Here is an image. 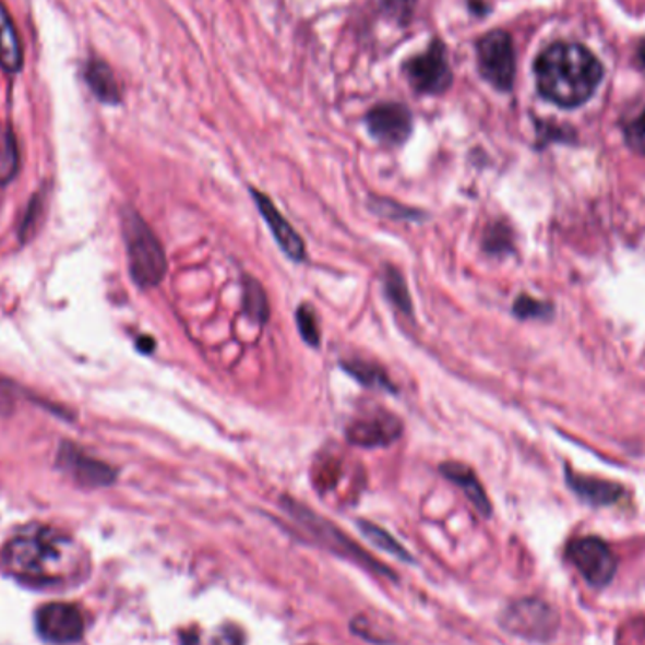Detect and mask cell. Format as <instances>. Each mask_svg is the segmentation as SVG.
I'll list each match as a JSON object with an SVG mask.
<instances>
[{
  "instance_id": "13",
  "label": "cell",
  "mask_w": 645,
  "mask_h": 645,
  "mask_svg": "<svg viewBox=\"0 0 645 645\" xmlns=\"http://www.w3.org/2000/svg\"><path fill=\"white\" fill-rule=\"evenodd\" d=\"M23 67L22 38L17 35L8 8L0 2V69L10 74L20 72Z\"/></svg>"
},
{
  "instance_id": "4",
  "label": "cell",
  "mask_w": 645,
  "mask_h": 645,
  "mask_svg": "<svg viewBox=\"0 0 645 645\" xmlns=\"http://www.w3.org/2000/svg\"><path fill=\"white\" fill-rule=\"evenodd\" d=\"M481 76L499 91H510L515 80V49L510 35L493 31L478 44Z\"/></svg>"
},
{
  "instance_id": "17",
  "label": "cell",
  "mask_w": 645,
  "mask_h": 645,
  "mask_svg": "<svg viewBox=\"0 0 645 645\" xmlns=\"http://www.w3.org/2000/svg\"><path fill=\"white\" fill-rule=\"evenodd\" d=\"M243 313L246 318L255 323V325H264L268 318H271V304H268V297L264 292L263 285L259 284L253 276H246L243 278Z\"/></svg>"
},
{
  "instance_id": "16",
  "label": "cell",
  "mask_w": 645,
  "mask_h": 645,
  "mask_svg": "<svg viewBox=\"0 0 645 645\" xmlns=\"http://www.w3.org/2000/svg\"><path fill=\"white\" fill-rule=\"evenodd\" d=\"M569 483L583 499L595 502V504H613L623 497V489L608 481L600 479L580 478L569 474Z\"/></svg>"
},
{
  "instance_id": "22",
  "label": "cell",
  "mask_w": 645,
  "mask_h": 645,
  "mask_svg": "<svg viewBox=\"0 0 645 645\" xmlns=\"http://www.w3.org/2000/svg\"><path fill=\"white\" fill-rule=\"evenodd\" d=\"M359 528H361L362 535L367 536L368 540L375 544L378 548H382L383 551H387L391 556L398 557L403 561H409L408 551L393 536L387 535L383 528L378 527L374 523H368V521H359Z\"/></svg>"
},
{
  "instance_id": "9",
  "label": "cell",
  "mask_w": 645,
  "mask_h": 645,
  "mask_svg": "<svg viewBox=\"0 0 645 645\" xmlns=\"http://www.w3.org/2000/svg\"><path fill=\"white\" fill-rule=\"evenodd\" d=\"M367 126L378 142L385 146H401L409 139L414 121L406 106L385 103L368 111Z\"/></svg>"
},
{
  "instance_id": "26",
  "label": "cell",
  "mask_w": 645,
  "mask_h": 645,
  "mask_svg": "<svg viewBox=\"0 0 645 645\" xmlns=\"http://www.w3.org/2000/svg\"><path fill=\"white\" fill-rule=\"evenodd\" d=\"M507 230L502 225H497L493 229L487 230L486 235V250L487 251H502L506 248Z\"/></svg>"
},
{
  "instance_id": "20",
  "label": "cell",
  "mask_w": 645,
  "mask_h": 645,
  "mask_svg": "<svg viewBox=\"0 0 645 645\" xmlns=\"http://www.w3.org/2000/svg\"><path fill=\"white\" fill-rule=\"evenodd\" d=\"M368 208L372 210L375 215L385 217V219H393V222L421 223L427 222V217H429L421 210L409 208L406 204L391 201V199H383V196H370Z\"/></svg>"
},
{
  "instance_id": "18",
  "label": "cell",
  "mask_w": 645,
  "mask_h": 645,
  "mask_svg": "<svg viewBox=\"0 0 645 645\" xmlns=\"http://www.w3.org/2000/svg\"><path fill=\"white\" fill-rule=\"evenodd\" d=\"M341 367L344 372L355 378L365 387L380 389V391H389V393L396 391L393 382L389 380L387 372L383 368L375 367L372 362L351 359V361H342Z\"/></svg>"
},
{
  "instance_id": "14",
  "label": "cell",
  "mask_w": 645,
  "mask_h": 645,
  "mask_svg": "<svg viewBox=\"0 0 645 645\" xmlns=\"http://www.w3.org/2000/svg\"><path fill=\"white\" fill-rule=\"evenodd\" d=\"M440 473L465 491L466 497L470 499L479 514H491V502L487 499L486 491L476 478V474L468 466L461 465V463H444L440 466Z\"/></svg>"
},
{
  "instance_id": "11",
  "label": "cell",
  "mask_w": 645,
  "mask_h": 645,
  "mask_svg": "<svg viewBox=\"0 0 645 645\" xmlns=\"http://www.w3.org/2000/svg\"><path fill=\"white\" fill-rule=\"evenodd\" d=\"M507 629L527 638H548L556 631V613L540 600H523L506 613Z\"/></svg>"
},
{
  "instance_id": "7",
  "label": "cell",
  "mask_w": 645,
  "mask_h": 645,
  "mask_svg": "<svg viewBox=\"0 0 645 645\" xmlns=\"http://www.w3.org/2000/svg\"><path fill=\"white\" fill-rule=\"evenodd\" d=\"M36 629L48 642L72 644L84 636V616L72 604H48L36 613Z\"/></svg>"
},
{
  "instance_id": "23",
  "label": "cell",
  "mask_w": 645,
  "mask_h": 645,
  "mask_svg": "<svg viewBox=\"0 0 645 645\" xmlns=\"http://www.w3.org/2000/svg\"><path fill=\"white\" fill-rule=\"evenodd\" d=\"M297 318V326H299L300 336L308 346L318 347L321 344V331L318 325V318L310 304H300L299 310L295 313Z\"/></svg>"
},
{
  "instance_id": "12",
  "label": "cell",
  "mask_w": 645,
  "mask_h": 645,
  "mask_svg": "<svg viewBox=\"0 0 645 645\" xmlns=\"http://www.w3.org/2000/svg\"><path fill=\"white\" fill-rule=\"evenodd\" d=\"M59 465L84 486H108L116 479V470L97 458L85 455L77 445L63 444L59 450Z\"/></svg>"
},
{
  "instance_id": "1",
  "label": "cell",
  "mask_w": 645,
  "mask_h": 645,
  "mask_svg": "<svg viewBox=\"0 0 645 645\" xmlns=\"http://www.w3.org/2000/svg\"><path fill=\"white\" fill-rule=\"evenodd\" d=\"M2 566L10 576L33 587H59L82 574L84 556L76 540L63 530L31 525L4 546Z\"/></svg>"
},
{
  "instance_id": "15",
  "label": "cell",
  "mask_w": 645,
  "mask_h": 645,
  "mask_svg": "<svg viewBox=\"0 0 645 645\" xmlns=\"http://www.w3.org/2000/svg\"><path fill=\"white\" fill-rule=\"evenodd\" d=\"M85 82L89 85L91 93L105 105H118L121 100V91H119L118 80L114 76V70L100 61V59H91L85 64Z\"/></svg>"
},
{
  "instance_id": "10",
  "label": "cell",
  "mask_w": 645,
  "mask_h": 645,
  "mask_svg": "<svg viewBox=\"0 0 645 645\" xmlns=\"http://www.w3.org/2000/svg\"><path fill=\"white\" fill-rule=\"evenodd\" d=\"M251 196L255 201L259 214L263 217L264 223L268 225L272 237L278 242L279 250L284 251L285 255L295 263L306 261L304 240H302V237L292 227L291 223L285 219L284 214L274 206V202L258 189H251Z\"/></svg>"
},
{
  "instance_id": "5",
  "label": "cell",
  "mask_w": 645,
  "mask_h": 645,
  "mask_svg": "<svg viewBox=\"0 0 645 645\" xmlns=\"http://www.w3.org/2000/svg\"><path fill=\"white\" fill-rule=\"evenodd\" d=\"M569 559L593 587H604L616 576L618 561L606 541L597 536L577 538L569 546Z\"/></svg>"
},
{
  "instance_id": "24",
  "label": "cell",
  "mask_w": 645,
  "mask_h": 645,
  "mask_svg": "<svg viewBox=\"0 0 645 645\" xmlns=\"http://www.w3.org/2000/svg\"><path fill=\"white\" fill-rule=\"evenodd\" d=\"M624 136H626L629 146L645 157V110L640 114L638 118L632 119L624 131Z\"/></svg>"
},
{
  "instance_id": "19",
  "label": "cell",
  "mask_w": 645,
  "mask_h": 645,
  "mask_svg": "<svg viewBox=\"0 0 645 645\" xmlns=\"http://www.w3.org/2000/svg\"><path fill=\"white\" fill-rule=\"evenodd\" d=\"M383 289H385V297H387L389 302L395 306L398 312L404 313V315H411L414 304H411V297H409L408 285H406V279H404L401 271L395 266H385Z\"/></svg>"
},
{
  "instance_id": "21",
  "label": "cell",
  "mask_w": 645,
  "mask_h": 645,
  "mask_svg": "<svg viewBox=\"0 0 645 645\" xmlns=\"http://www.w3.org/2000/svg\"><path fill=\"white\" fill-rule=\"evenodd\" d=\"M20 168V150L10 127H0V186L14 180Z\"/></svg>"
},
{
  "instance_id": "6",
  "label": "cell",
  "mask_w": 645,
  "mask_h": 645,
  "mask_svg": "<svg viewBox=\"0 0 645 645\" xmlns=\"http://www.w3.org/2000/svg\"><path fill=\"white\" fill-rule=\"evenodd\" d=\"M406 76L417 93L438 95L452 85V69L445 57L444 46L434 43L421 56L406 64Z\"/></svg>"
},
{
  "instance_id": "3",
  "label": "cell",
  "mask_w": 645,
  "mask_h": 645,
  "mask_svg": "<svg viewBox=\"0 0 645 645\" xmlns=\"http://www.w3.org/2000/svg\"><path fill=\"white\" fill-rule=\"evenodd\" d=\"M121 225L132 282L140 289L157 287L167 274V255L163 243L134 210L127 208L123 212Z\"/></svg>"
},
{
  "instance_id": "28",
  "label": "cell",
  "mask_w": 645,
  "mask_h": 645,
  "mask_svg": "<svg viewBox=\"0 0 645 645\" xmlns=\"http://www.w3.org/2000/svg\"><path fill=\"white\" fill-rule=\"evenodd\" d=\"M0 409H10V403H8L7 396L0 395Z\"/></svg>"
},
{
  "instance_id": "25",
  "label": "cell",
  "mask_w": 645,
  "mask_h": 645,
  "mask_svg": "<svg viewBox=\"0 0 645 645\" xmlns=\"http://www.w3.org/2000/svg\"><path fill=\"white\" fill-rule=\"evenodd\" d=\"M544 310H546V306L541 304V302H536L530 297H521L514 306V312L519 318H523V320H527V318H540Z\"/></svg>"
},
{
  "instance_id": "27",
  "label": "cell",
  "mask_w": 645,
  "mask_h": 645,
  "mask_svg": "<svg viewBox=\"0 0 645 645\" xmlns=\"http://www.w3.org/2000/svg\"><path fill=\"white\" fill-rule=\"evenodd\" d=\"M136 347L142 354L150 355L155 349V341H153L152 336H140Z\"/></svg>"
},
{
  "instance_id": "2",
  "label": "cell",
  "mask_w": 645,
  "mask_h": 645,
  "mask_svg": "<svg viewBox=\"0 0 645 645\" xmlns=\"http://www.w3.org/2000/svg\"><path fill=\"white\" fill-rule=\"evenodd\" d=\"M600 80L602 64L580 44H553L536 61V84L541 97L562 108L587 103Z\"/></svg>"
},
{
  "instance_id": "8",
  "label": "cell",
  "mask_w": 645,
  "mask_h": 645,
  "mask_svg": "<svg viewBox=\"0 0 645 645\" xmlns=\"http://www.w3.org/2000/svg\"><path fill=\"white\" fill-rule=\"evenodd\" d=\"M403 434V421L389 411L362 416L347 425L346 440L357 447H383L396 442Z\"/></svg>"
}]
</instances>
